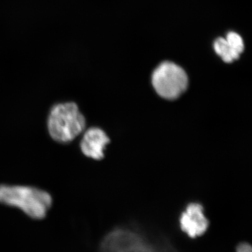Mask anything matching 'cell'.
Here are the masks:
<instances>
[{
    "label": "cell",
    "mask_w": 252,
    "mask_h": 252,
    "mask_svg": "<svg viewBox=\"0 0 252 252\" xmlns=\"http://www.w3.org/2000/svg\"><path fill=\"white\" fill-rule=\"evenodd\" d=\"M152 84L160 97L172 100L180 97L187 90L189 78L180 66L166 61L154 70Z\"/></svg>",
    "instance_id": "4"
},
{
    "label": "cell",
    "mask_w": 252,
    "mask_h": 252,
    "mask_svg": "<svg viewBox=\"0 0 252 252\" xmlns=\"http://www.w3.org/2000/svg\"><path fill=\"white\" fill-rule=\"evenodd\" d=\"M214 48L219 56L226 63L233 62L240 58L245 44L243 38L235 32H230L226 38L220 37L214 43Z\"/></svg>",
    "instance_id": "7"
},
{
    "label": "cell",
    "mask_w": 252,
    "mask_h": 252,
    "mask_svg": "<svg viewBox=\"0 0 252 252\" xmlns=\"http://www.w3.org/2000/svg\"><path fill=\"white\" fill-rule=\"evenodd\" d=\"M86 127V119L73 102L54 104L47 119L49 135L56 142L68 144L81 135Z\"/></svg>",
    "instance_id": "3"
},
{
    "label": "cell",
    "mask_w": 252,
    "mask_h": 252,
    "mask_svg": "<svg viewBox=\"0 0 252 252\" xmlns=\"http://www.w3.org/2000/svg\"><path fill=\"white\" fill-rule=\"evenodd\" d=\"M236 252H252V246L247 243H240L237 247Z\"/></svg>",
    "instance_id": "8"
},
{
    "label": "cell",
    "mask_w": 252,
    "mask_h": 252,
    "mask_svg": "<svg viewBox=\"0 0 252 252\" xmlns=\"http://www.w3.org/2000/svg\"><path fill=\"white\" fill-rule=\"evenodd\" d=\"M110 142L106 132L99 127H93L84 132L80 142L81 152L86 157L101 160L104 157V150Z\"/></svg>",
    "instance_id": "6"
},
{
    "label": "cell",
    "mask_w": 252,
    "mask_h": 252,
    "mask_svg": "<svg viewBox=\"0 0 252 252\" xmlns=\"http://www.w3.org/2000/svg\"><path fill=\"white\" fill-rule=\"evenodd\" d=\"M48 192L31 186L0 185V203L16 207L33 220H42L52 205Z\"/></svg>",
    "instance_id": "2"
},
{
    "label": "cell",
    "mask_w": 252,
    "mask_h": 252,
    "mask_svg": "<svg viewBox=\"0 0 252 252\" xmlns=\"http://www.w3.org/2000/svg\"><path fill=\"white\" fill-rule=\"evenodd\" d=\"M180 228L189 238H196L206 233L209 220L204 215L203 207L198 203H190L182 212L180 219Z\"/></svg>",
    "instance_id": "5"
},
{
    "label": "cell",
    "mask_w": 252,
    "mask_h": 252,
    "mask_svg": "<svg viewBox=\"0 0 252 252\" xmlns=\"http://www.w3.org/2000/svg\"><path fill=\"white\" fill-rule=\"evenodd\" d=\"M99 252H180L162 238L151 236L136 228H117L101 243Z\"/></svg>",
    "instance_id": "1"
}]
</instances>
